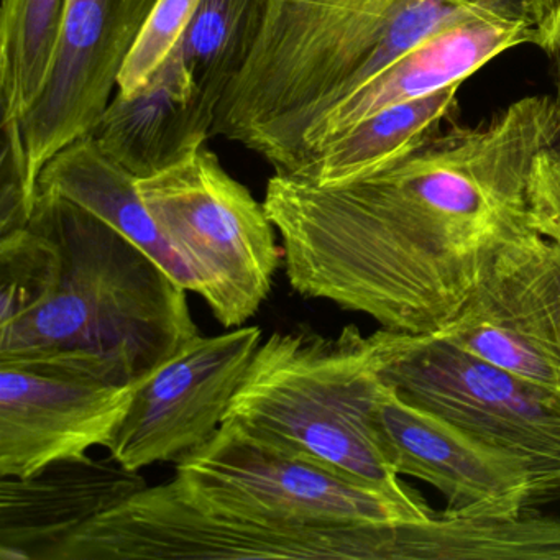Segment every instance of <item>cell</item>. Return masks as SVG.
<instances>
[{"mask_svg":"<svg viewBox=\"0 0 560 560\" xmlns=\"http://www.w3.org/2000/svg\"><path fill=\"white\" fill-rule=\"evenodd\" d=\"M487 278L560 373V245L537 232L520 238L498 254Z\"/></svg>","mask_w":560,"mask_h":560,"instance_id":"cell-19","label":"cell"},{"mask_svg":"<svg viewBox=\"0 0 560 560\" xmlns=\"http://www.w3.org/2000/svg\"><path fill=\"white\" fill-rule=\"evenodd\" d=\"M38 192L83 206L150 255L179 287L202 296V284L163 234L139 189V178L107 155L93 136L58 152L38 178Z\"/></svg>","mask_w":560,"mask_h":560,"instance_id":"cell-16","label":"cell"},{"mask_svg":"<svg viewBox=\"0 0 560 560\" xmlns=\"http://www.w3.org/2000/svg\"><path fill=\"white\" fill-rule=\"evenodd\" d=\"M529 206L534 231L560 245V143L534 163Z\"/></svg>","mask_w":560,"mask_h":560,"instance_id":"cell-22","label":"cell"},{"mask_svg":"<svg viewBox=\"0 0 560 560\" xmlns=\"http://www.w3.org/2000/svg\"><path fill=\"white\" fill-rule=\"evenodd\" d=\"M268 0H202L142 91L114 94L91 136L137 178L185 159L214 132L225 94L257 45Z\"/></svg>","mask_w":560,"mask_h":560,"instance_id":"cell-5","label":"cell"},{"mask_svg":"<svg viewBox=\"0 0 560 560\" xmlns=\"http://www.w3.org/2000/svg\"><path fill=\"white\" fill-rule=\"evenodd\" d=\"M139 189L170 244L201 281V298L215 319L228 329L252 319L283 264L264 202L206 145L139 178Z\"/></svg>","mask_w":560,"mask_h":560,"instance_id":"cell-7","label":"cell"},{"mask_svg":"<svg viewBox=\"0 0 560 560\" xmlns=\"http://www.w3.org/2000/svg\"><path fill=\"white\" fill-rule=\"evenodd\" d=\"M202 0H156L117 81L116 94L132 97L170 57L195 21Z\"/></svg>","mask_w":560,"mask_h":560,"instance_id":"cell-21","label":"cell"},{"mask_svg":"<svg viewBox=\"0 0 560 560\" xmlns=\"http://www.w3.org/2000/svg\"><path fill=\"white\" fill-rule=\"evenodd\" d=\"M147 487L140 471L113 455L0 478V560H55L78 530Z\"/></svg>","mask_w":560,"mask_h":560,"instance_id":"cell-15","label":"cell"},{"mask_svg":"<svg viewBox=\"0 0 560 560\" xmlns=\"http://www.w3.org/2000/svg\"><path fill=\"white\" fill-rule=\"evenodd\" d=\"M136 388L63 363L0 362V478L107 447Z\"/></svg>","mask_w":560,"mask_h":560,"instance_id":"cell-12","label":"cell"},{"mask_svg":"<svg viewBox=\"0 0 560 560\" xmlns=\"http://www.w3.org/2000/svg\"><path fill=\"white\" fill-rule=\"evenodd\" d=\"M560 143V96L537 94L342 185L275 173L265 209L284 273L304 298L383 329L439 334L508 245L536 234L529 183Z\"/></svg>","mask_w":560,"mask_h":560,"instance_id":"cell-1","label":"cell"},{"mask_svg":"<svg viewBox=\"0 0 560 560\" xmlns=\"http://www.w3.org/2000/svg\"><path fill=\"white\" fill-rule=\"evenodd\" d=\"M462 83L428 96L396 104L327 143L313 162L294 176L320 186L342 185L392 165L416 152L441 132L457 107Z\"/></svg>","mask_w":560,"mask_h":560,"instance_id":"cell-17","label":"cell"},{"mask_svg":"<svg viewBox=\"0 0 560 560\" xmlns=\"http://www.w3.org/2000/svg\"><path fill=\"white\" fill-rule=\"evenodd\" d=\"M201 506L284 530H330L434 516L421 497L399 498L329 465L284 451L232 421L173 477Z\"/></svg>","mask_w":560,"mask_h":560,"instance_id":"cell-6","label":"cell"},{"mask_svg":"<svg viewBox=\"0 0 560 560\" xmlns=\"http://www.w3.org/2000/svg\"><path fill=\"white\" fill-rule=\"evenodd\" d=\"M557 37L540 25L504 18H471L444 28L342 101L307 136L304 168L327 143L380 110L464 83L488 61L521 45L553 57Z\"/></svg>","mask_w":560,"mask_h":560,"instance_id":"cell-14","label":"cell"},{"mask_svg":"<svg viewBox=\"0 0 560 560\" xmlns=\"http://www.w3.org/2000/svg\"><path fill=\"white\" fill-rule=\"evenodd\" d=\"M188 291L83 206L37 192L0 235V362L45 360L133 385L198 336Z\"/></svg>","mask_w":560,"mask_h":560,"instance_id":"cell-2","label":"cell"},{"mask_svg":"<svg viewBox=\"0 0 560 560\" xmlns=\"http://www.w3.org/2000/svg\"><path fill=\"white\" fill-rule=\"evenodd\" d=\"M264 340L258 326L195 336L137 383L109 455L129 470L179 462L201 451L224 422Z\"/></svg>","mask_w":560,"mask_h":560,"instance_id":"cell-10","label":"cell"},{"mask_svg":"<svg viewBox=\"0 0 560 560\" xmlns=\"http://www.w3.org/2000/svg\"><path fill=\"white\" fill-rule=\"evenodd\" d=\"M434 336L494 369L560 395L559 370L521 329L487 277L460 313Z\"/></svg>","mask_w":560,"mask_h":560,"instance_id":"cell-20","label":"cell"},{"mask_svg":"<svg viewBox=\"0 0 560 560\" xmlns=\"http://www.w3.org/2000/svg\"><path fill=\"white\" fill-rule=\"evenodd\" d=\"M68 0H2V129H18L54 73Z\"/></svg>","mask_w":560,"mask_h":560,"instance_id":"cell-18","label":"cell"},{"mask_svg":"<svg viewBox=\"0 0 560 560\" xmlns=\"http://www.w3.org/2000/svg\"><path fill=\"white\" fill-rule=\"evenodd\" d=\"M380 372L402 398L526 460L533 506L560 500L559 393L494 369L434 334L389 330Z\"/></svg>","mask_w":560,"mask_h":560,"instance_id":"cell-8","label":"cell"},{"mask_svg":"<svg viewBox=\"0 0 560 560\" xmlns=\"http://www.w3.org/2000/svg\"><path fill=\"white\" fill-rule=\"evenodd\" d=\"M388 329L337 337L313 330L261 340L224 421L284 451L329 465L399 498H418L386 458L376 408L386 389Z\"/></svg>","mask_w":560,"mask_h":560,"instance_id":"cell-4","label":"cell"},{"mask_svg":"<svg viewBox=\"0 0 560 560\" xmlns=\"http://www.w3.org/2000/svg\"><path fill=\"white\" fill-rule=\"evenodd\" d=\"M553 57L559 58L560 61V18H559V37H557V48H556V55Z\"/></svg>","mask_w":560,"mask_h":560,"instance_id":"cell-23","label":"cell"},{"mask_svg":"<svg viewBox=\"0 0 560 560\" xmlns=\"http://www.w3.org/2000/svg\"><path fill=\"white\" fill-rule=\"evenodd\" d=\"M156 0H68L54 73L19 124L25 189L61 150L90 136L117 91L120 70Z\"/></svg>","mask_w":560,"mask_h":560,"instance_id":"cell-11","label":"cell"},{"mask_svg":"<svg viewBox=\"0 0 560 560\" xmlns=\"http://www.w3.org/2000/svg\"><path fill=\"white\" fill-rule=\"evenodd\" d=\"M376 428L393 470L444 494L448 516L493 520L533 510L529 465L399 396L386 383Z\"/></svg>","mask_w":560,"mask_h":560,"instance_id":"cell-13","label":"cell"},{"mask_svg":"<svg viewBox=\"0 0 560 560\" xmlns=\"http://www.w3.org/2000/svg\"><path fill=\"white\" fill-rule=\"evenodd\" d=\"M471 18L530 22L559 35L560 0H268L257 45L212 136L280 175L306 165L307 136L360 88L444 28Z\"/></svg>","mask_w":560,"mask_h":560,"instance_id":"cell-3","label":"cell"},{"mask_svg":"<svg viewBox=\"0 0 560 560\" xmlns=\"http://www.w3.org/2000/svg\"><path fill=\"white\" fill-rule=\"evenodd\" d=\"M359 526L284 530L192 501L176 481L143 488L78 530L55 560H357Z\"/></svg>","mask_w":560,"mask_h":560,"instance_id":"cell-9","label":"cell"}]
</instances>
